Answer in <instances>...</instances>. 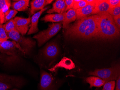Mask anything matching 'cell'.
Returning a JSON list of instances; mask_svg holds the SVG:
<instances>
[{
    "label": "cell",
    "mask_w": 120,
    "mask_h": 90,
    "mask_svg": "<svg viewBox=\"0 0 120 90\" xmlns=\"http://www.w3.org/2000/svg\"><path fill=\"white\" fill-rule=\"evenodd\" d=\"M58 88L52 76L47 72L42 70L39 90H58Z\"/></svg>",
    "instance_id": "8"
},
{
    "label": "cell",
    "mask_w": 120,
    "mask_h": 90,
    "mask_svg": "<svg viewBox=\"0 0 120 90\" xmlns=\"http://www.w3.org/2000/svg\"><path fill=\"white\" fill-rule=\"evenodd\" d=\"M98 15H92L77 20L64 29L66 39L90 40L99 38Z\"/></svg>",
    "instance_id": "1"
},
{
    "label": "cell",
    "mask_w": 120,
    "mask_h": 90,
    "mask_svg": "<svg viewBox=\"0 0 120 90\" xmlns=\"http://www.w3.org/2000/svg\"><path fill=\"white\" fill-rule=\"evenodd\" d=\"M115 90H120V75L117 78Z\"/></svg>",
    "instance_id": "31"
},
{
    "label": "cell",
    "mask_w": 120,
    "mask_h": 90,
    "mask_svg": "<svg viewBox=\"0 0 120 90\" xmlns=\"http://www.w3.org/2000/svg\"><path fill=\"white\" fill-rule=\"evenodd\" d=\"M86 81L90 85V88L93 87L100 88L104 86L106 82L105 80L95 76H90L86 78Z\"/></svg>",
    "instance_id": "20"
},
{
    "label": "cell",
    "mask_w": 120,
    "mask_h": 90,
    "mask_svg": "<svg viewBox=\"0 0 120 90\" xmlns=\"http://www.w3.org/2000/svg\"><path fill=\"white\" fill-rule=\"evenodd\" d=\"M116 84L115 80L107 82L104 84L102 90H114Z\"/></svg>",
    "instance_id": "25"
},
{
    "label": "cell",
    "mask_w": 120,
    "mask_h": 90,
    "mask_svg": "<svg viewBox=\"0 0 120 90\" xmlns=\"http://www.w3.org/2000/svg\"><path fill=\"white\" fill-rule=\"evenodd\" d=\"M48 8L49 7L44 8L42 10L40 11L39 12L35 13L32 16L31 18V24L30 28L27 32L28 35L33 34L38 32V31H39V29L38 28V23L39 19L42 13L47 10Z\"/></svg>",
    "instance_id": "13"
},
{
    "label": "cell",
    "mask_w": 120,
    "mask_h": 90,
    "mask_svg": "<svg viewBox=\"0 0 120 90\" xmlns=\"http://www.w3.org/2000/svg\"><path fill=\"white\" fill-rule=\"evenodd\" d=\"M3 27L6 33L14 30H17L14 19L11 20L3 25Z\"/></svg>",
    "instance_id": "22"
},
{
    "label": "cell",
    "mask_w": 120,
    "mask_h": 90,
    "mask_svg": "<svg viewBox=\"0 0 120 90\" xmlns=\"http://www.w3.org/2000/svg\"><path fill=\"white\" fill-rule=\"evenodd\" d=\"M14 19L16 29L22 36L25 35L29 29L31 22V18H24L20 17H16Z\"/></svg>",
    "instance_id": "10"
},
{
    "label": "cell",
    "mask_w": 120,
    "mask_h": 90,
    "mask_svg": "<svg viewBox=\"0 0 120 90\" xmlns=\"http://www.w3.org/2000/svg\"><path fill=\"white\" fill-rule=\"evenodd\" d=\"M66 5L64 0H57L53 3L52 7L49 9L47 13L50 14L52 13H62L65 12Z\"/></svg>",
    "instance_id": "16"
},
{
    "label": "cell",
    "mask_w": 120,
    "mask_h": 90,
    "mask_svg": "<svg viewBox=\"0 0 120 90\" xmlns=\"http://www.w3.org/2000/svg\"><path fill=\"white\" fill-rule=\"evenodd\" d=\"M75 67L73 62L70 59L64 57L58 63H57L53 68L50 69V71H55V70L59 67H63L68 70L74 69Z\"/></svg>",
    "instance_id": "17"
},
{
    "label": "cell",
    "mask_w": 120,
    "mask_h": 90,
    "mask_svg": "<svg viewBox=\"0 0 120 90\" xmlns=\"http://www.w3.org/2000/svg\"><path fill=\"white\" fill-rule=\"evenodd\" d=\"M66 12L62 13L48 14L46 15L41 20L45 22H63L64 21Z\"/></svg>",
    "instance_id": "15"
},
{
    "label": "cell",
    "mask_w": 120,
    "mask_h": 90,
    "mask_svg": "<svg viewBox=\"0 0 120 90\" xmlns=\"http://www.w3.org/2000/svg\"><path fill=\"white\" fill-rule=\"evenodd\" d=\"M76 19V12L73 9L68 10L66 13L64 21L63 22V27L64 29H67L71 22L74 21Z\"/></svg>",
    "instance_id": "18"
},
{
    "label": "cell",
    "mask_w": 120,
    "mask_h": 90,
    "mask_svg": "<svg viewBox=\"0 0 120 90\" xmlns=\"http://www.w3.org/2000/svg\"><path fill=\"white\" fill-rule=\"evenodd\" d=\"M59 53V49L58 45L53 42L46 46L42 51V54L45 59L52 60L56 59Z\"/></svg>",
    "instance_id": "9"
},
{
    "label": "cell",
    "mask_w": 120,
    "mask_h": 90,
    "mask_svg": "<svg viewBox=\"0 0 120 90\" xmlns=\"http://www.w3.org/2000/svg\"><path fill=\"white\" fill-rule=\"evenodd\" d=\"M110 9V6L105 0H95V8L91 15H99L108 13Z\"/></svg>",
    "instance_id": "11"
},
{
    "label": "cell",
    "mask_w": 120,
    "mask_h": 90,
    "mask_svg": "<svg viewBox=\"0 0 120 90\" xmlns=\"http://www.w3.org/2000/svg\"><path fill=\"white\" fill-rule=\"evenodd\" d=\"M75 4L73 6V9L74 10H76L79 9L83 8L89 4L86 0H74Z\"/></svg>",
    "instance_id": "24"
},
{
    "label": "cell",
    "mask_w": 120,
    "mask_h": 90,
    "mask_svg": "<svg viewBox=\"0 0 120 90\" xmlns=\"http://www.w3.org/2000/svg\"><path fill=\"white\" fill-rule=\"evenodd\" d=\"M17 13L18 12L16 10L9 9L5 13L4 23H6L8 21L13 19Z\"/></svg>",
    "instance_id": "23"
},
{
    "label": "cell",
    "mask_w": 120,
    "mask_h": 90,
    "mask_svg": "<svg viewBox=\"0 0 120 90\" xmlns=\"http://www.w3.org/2000/svg\"><path fill=\"white\" fill-rule=\"evenodd\" d=\"M7 33L9 38L17 43L25 52V55H28L36 45L35 41L30 38H26L20 35L17 30H14Z\"/></svg>",
    "instance_id": "5"
},
{
    "label": "cell",
    "mask_w": 120,
    "mask_h": 90,
    "mask_svg": "<svg viewBox=\"0 0 120 90\" xmlns=\"http://www.w3.org/2000/svg\"><path fill=\"white\" fill-rule=\"evenodd\" d=\"M65 2L66 5L65 11L73 9L75 4L74 0H65Z\"/></svg>",
    "instance_id": "28"
},
{
    "label": "cell",
    "mask_w": 120,
    "mask_h": 90,
    "mask_svg": "<svg viewBox=\"0 0 120 90\" xmlns=\"http://www.w3.org/2000/svg\"><path fill=\"white\" fill-rule=\"evenodd\" d=\"M106 1L110 6V9L120 4V0H106Z\"/></svg>",
    "instance_id": "29"
},
{
    "label": "cell",
    "mask_w": 120,
    "mask_h": 90,
    "mask_svg": "<svg viewBox=\"0 0 120 90\" xmlns=\"http://www.w3.org/2000/svg\"><path fill=\"white\" fill-rule=\"evenodd\" d=\"M24 82L19 77L0 73V90L20 88Z\"/></svg>",
    "instance_id": "7"
},
{
    "label": "cell",
    "mask_w": 120,
    "mask_h": 90,
    "mask_svg": "<svg viewBox=\"0 0 120 90\" xmlns=\"http://www.w3.org/2000/svg\"><path fill=\"white\" fill-rule=\"evenodd\" d=\"M0 61L6 67H12L20 63L25 52L20 45L14 41L0 40Z\"/></svg>",
    "instance_id": "2"
},
{
    "label": "cell",
    "mask_w": 120,
    "mask_h": 90,
    "mask_svg": "<svg viewBox=\"0 0 120 90\" xmlns=\"http://www.w3.org/2000/svg\"><path fill=\"white\" fill-rule=\"evenodd\" d=\"M62 22L52 23L49 25L48 29L40 32L33 36L36 39L39 47L42 46L49 40L54 36L61 29Z\"/></svg>",
    "instance_id": "6"
},
{
    "label": "cell",
    "mask_w": 120,
    "mask_h": 90,
    "mask_svg": "<svg viewBox=\"0 0 120 90\" xmlns=\"http://www.w3.org/2000/svg\"></svg>",
    "instance_id": "33"
},
{
    "label": "cell",
    "mask_w": 120,
    "mask_h": 90,
    "mask_svg": "<svg viewBox=\"0 0 120 90\" xmlns=\"http://www.w3.org/2000/svg\"><path fill=\"white\" fill-rule=\"evenodd\" d=\"M11 3V0H0V23H4L5 13L9 9Z\"/></svg>",
    "instance_id": "19"
},
{
    "label": "cell",
    "mask_w": 120,
    "mask_h": 90,
    "mask_svg": "<svg viewBox=\"0 0 120 90\" xmlns=\"http://www.w3.org/2000/svg\"><path fill=\"white\" fill-rule=\"evenodd\" d=\"M9 38L3 28V25L0 23V40L5 41L7 40Z\"/></svg>",
    "instance_id": "27"
},
{
    "label": "cell",
    "mask_w": 120,
    "mask_h": 90,
    "mask_svg": "<svg viewBox=\"0 0 120 90\" xmlns=\"http://www.w3.org/2000/svg\"><path fill=\"white\" fill-rule=\"evenodd\" d=\"M120 66L117 64L110 68L96 69L94 71L90 72L89 74V75L99 77L107 82L117 79L120 75Z\"/></svg>",
    "instance_id": "4"
},
{
    "label": "cell",
    "mask_w": 120,
    "mask_h": 90,
    "mask_svg": "<svg viewBox=\"0 0 120 90\" xmlns=\"http://www.w3.org/2000/svg\"><path fill=\"white\" fill-rule=\"evenodd\" d=\"M17 90V89H13V90Z\"/></svg>",
    "instance_id": "32"
},
{
    "label": "cell",
    "mask_w": 120,
    "mask_h": 90,
    "mask_svg": "<svg viewBox=\"0 0 120 90\" xmlns=\"http://www.w3.org/2000/svg\"><path fill=\"white\" fill-rule=\"evenodd\" d=\"M98 16L99 38L111 40L118 38L120 35V30L115 24L113 16L109 13Z\"/></svg>",
    "instance_id": "3"
},
{
    "label": "cell",
    "mask_w": 120,
    "mask_h": 90,
    "mask_svg": "<svg viewBox=\"0 0 120 90\" xmlns=\"http://www.w3.org/2000/svg\"><path fill=\"white\" fill-rule=\"evenodd\" d=\"M108 13L113 17L120 15V4L116 7L110 9Z\"/></svg>",
    "instance_id": "26"
},
{
    "label": "cell",
    "mask_w": 120,
    "mask_h": 90,
    "mask_svg": "<svg viewBox=\"0 0 120 90\" xmlns=\"http://www.w3.org/2000/svg\"><path fill=\"white\" fill-rule=\"evenodd\" d=\"M95 0L91 3H89L86 6L79 9L75 11L77 20L81 19L91 15L95 8Z\"/></svg>",
    "instance_id": "12"
},
{
    "label": "cell",
    "mask_w": 120,
    "mask_h": 90,
    "mask_svg": "<svg viewBox=\"0 0 120 90\" xmlns=\"http://www.w3.org/2000/svg\"><path fill=\"white\" fill-rule=\"evenodd\" d=\"M52 0H34L31 3L30 14L34 15L39 10H42L47 5L50 4Z\"/></svg>",
    "instance_id": "14"
},
{
    "label": "cell",
    "mask_w": 120,
    "mask_h": 90,
    "mask_svg": "<svg viewBox=\"0 0 120 90\" xmlns=\"http://www.w3.org/2000/svg\"><path fill=\"white\" fill-rule=\"evenodd\" d=\"M113 20L116 25L120 30V15L113 17Z\"/></svg>",
    "instance_id": "30"
},
{
    "label": "cell",
    "mask_w": 120,
    "mask_h": 90,
    "mask_svg": "<svg viewBox=\"0 0 120 90\" xmlns=\"http://www.w3.org/2000/svg\"><path fill=\"white\" fill-rule=\"evenodd\" d=\"M29 0H20L13 2L11 6L14 10L19 11H27L29 7Z\"/></svg>",
    "instance_id": "21"
}]
</instances>
